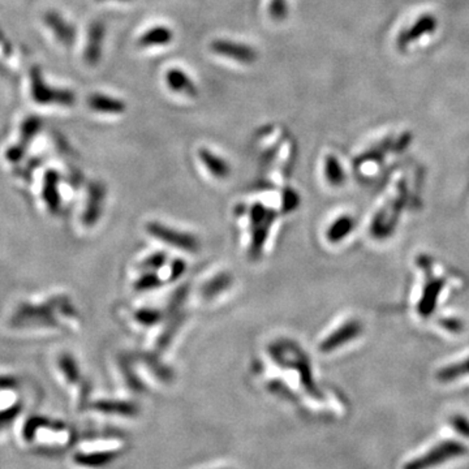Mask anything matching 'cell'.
<instances>
[{
    "instance_id": "6",
    "label": "cell",
    "mask_w": 469,
    "mask_h": 469,
    "mask_svg": "<svg viewBox=\"0 0 469 469\" xmlns=\"http://www.w3.org/2000/svg\"><path fill=\"white\" fill-rule=\"evenodd\" d=\"M356 220L350 214H341L327 225L325 237L329 243H343L344 240L355 231Z\"/></svg>"
},
{
    "instance_id": "17",
    "label": "cell",
    "mask_w": 469,
    "mask_h": 469,
    "mask_svg": "<svg viewBox=\"0 0 469 469\" xmlns=\"http://www.w3.org/2000/svg\"><path fill=\"white\" fill-rule=\"evenodd\" d=\"M59 364H60L62 370L65 373V377L70 379V381H72V382H77L80 373H79V368H77L76 361L73 360L71 356L64 355V356H62L60 361H59Z\"/></svg>"
},
{
    "instance_id": "5",
    "label": "cell",
    "mask_w": 469,
    "mask_h": 469,
    "mask_svg": "<svg viewBox=\"0 0 469 469\" xmlns=\"http://www.w3.org/2000/svg\"><path fill=\"white\" fill-rule=\"evenodd\" d=\"M149 232L159 237L162 243L170 244L175 248L179 249H197V240L192 234L183 232V231H175L172 227L164 226L161 223H154L149 226Z\"/></svg>"
},
{
    "instance_id": "9",
    "label": "cell",
    "mask_w": 469,
    "mask_h": 469,
    "mask_svg": "<svg viewBox=\"0 0 469 469\" xmlns=\"http://www.w3.org/2000/svg\"><path fill=\"white\" fill-rule=\"evenodd\" d=\"M469 377V356L463 357L461 360L454 361L451 364H447L437 371V379L449 383L455 382L458 379L468 378Z\"/></svg>"
},
{
    "instance_id": "1",
    "label": "cell",
    "mask_w": 469,
    "mask_h": 469,
    "mask_svg": "<svg viewBox=\"0 0 469 469\" xmlns=\"http://www.w3.org/2000/svg\"><path fill=\"white\" fill-rule=\"evenodd\" d=\"M364 333V325L357 318H348L333 329L325 339L319 342V350L325 353L339 351L347 344L357 341Z\"/></svg>"
},
{
    "instance_id": "10",
    "label": "cell",
    "mask_w": 469,
    "mask_h": 469,
    "mask_svg": "<svg viewBox=\"0 0 469 469\" xmlns=\"http://www.w3.org/2000/svg\"><path fill=\"white\" fill-rule=\"evenodd\" d=\"M199 159L204 163V166L216 179H226L230 173V166L228 163L218 157L217 154L210 152L208 149H201L199 150Z\"/></svg>"
},
{
    "instance_id": "14",
    "label": "cell",
    "mask_w": 469,
    "mask_h": 469,
    "mask_svg": "<svg viewBox=\"0 0 469 469\" xmlns=\"http://www.w3.org/2000/svg\"><path fill=\"white\" fill-rule=\"evenodd\" d=\"M47 22L51 25V27H56V36L59 37L62 41H64V44H72L73 39H74V30L72 27H70L68 24H65L60 18L55 15H51Z\"/></svg>"
},
{
    "instance_id": "2",
    "label": "cell",
    "mask_w": 469,
    "mask_h": 469,
    "mask_svg": "<svg viewBox=\"0 0 469 469\" xmlns=\"http://www.w3.org/2000/svg\"><path fill=\"white\" fill-rule=\"evenodd\" d=\"M464 454V446L458 442H443L433 447V450L426 452L421 458L408 463L406 469H428L443 464L452 458Z\"/></svg>"
},
{
    "instance_id": "19",
    "label": "cell",
    "mask_w": 469,
    "mask_h": 469,
    "mask_svg": "<svg viewBox=\"0 0 469 469\" xmlns=\"http://www.w3.org/2000/svg\"><path fill=\"white\" fill-rule=\"evenodd\" d=\"M452 428L461 435L469 437V420L464 416H454L451 418Z\"/></svg>"
},
{
    "instance_id": "20",
    "label": "cell",
    "mask_w": 469,
    "mask_h": 469,
    "mask_svg": "<svg viewBox=\"0 0 469 469\" xmlns=\"http://www.w3.org/2000/svg\"><path fill=\"white\" fill-rule=\"evenodd\" d=\"M441 326H443L447 331H452V333H459L463 327V324H461L459 319L456 318H444L441 321Z\"/></svg>"
},
{
    "instance_id": "21",
    "label": "cell",
    "mask_w": 469,
    "mask_h": 469,
    "mask_svg": "<svg viewBox=\"0 0 469 469\" xmlns=\"http://www.w3.org/2000/svg\"><path fill=\"white\" fill-rule=\"evenodd\" d=\"M121 1H128V0H121Z\"/></svg>"
},
{
    "instance_id": "8",
    "label": "cell",
    "mask_w": 469,
    "mask_h": 469,
    "mask_svg": "<svg viewBox=\"0 0 469 469\" xmlns=\"http://www.w3.org/2000/svg\"><path fill=\"white\" fill-rule=\"evenodd\" d=\"M89 44L86 47V54H85V59L88 63L94 65L100 60V51H102V41L105 38V25L97 21L91 24V30H89Z\"/></svg>"
},
{
    "instance_id": "3",
    "label": "cell",
    "mask_w": 469,
    "mask_h": 469,
    "mask_svg": "<svg viewBox=\"0 0 469 469\" xmlns=\"http://www.w3.org/2000/svg\"><path fill=\"white\" fill-rule=\"evenodd\" d=\"M210 48L214 54L230 58L242 64H253L258 58L257 51L251 46L236 44L234 41H227V39L213 41Z\"/></svg>"
},
{
    "instance_id": "12",
    "label": "cell",
    "mask_w": 469,
    "mask_h": 469,
    "mask_svg": "<svg viewBox=\"0 0 469 469\" xmlns=\"http://www.w3.org/2000/svg\"><path fill=\"white\" fill-rule=\"evenodd\" d=\"M88 103L91 110L106 114H121L126 109V103L123 100L102 94H93L89 97Z\"/></svg>"
},
{
    "instance_id": "13",
    "label": "cell",
    "mask_w": 469,
    "mask_h": 469,
    "mask_svg": "<svg viewBox=\"0 0 469 469\" xmlns=\"http://www.w3.org/2000/svg\"><path fill=\"white\" fill-rule=\"evenodd\" d=\"M325 179L333 187H341L345 181V172L335 155H329L326 158Z\"/></svg>"
},
{
    "instance_id": "15",
    "label": "cell",
    "mask_w": 469,
    "mask_h": 469,
    "mask_svg": "<svg viewBox=\"0 0 469 469\" xmlns=\"http://www.w3.org/2000/svg\"><path fill=\"white\" fill-rule=\"evenodd\" d=\"M114 456H117L114 452H100V454H91V455H82V464L91 465V467H102L109 464L110 461H114Z\"/></svg>"
},
{
    "instance_id": "18",
    "label": "cell",
    "mask_w": 469,
    "mask_h": 469,
    "mask_svg": "<svg viewBox=\"0 0 469 469\" xmlns=\"http://www.w3.org/2000/svg\"><path fill=\"white\" fill-rule=\"evenodd\" d=\"M100 407H98L102 411H106V412H115V414H120V415H135L137 412L135 407L132 404H128V403H100Z\"/></svg>"
},
{
    "instance_id": "4",
    "label": "cell",
    "mask_w": 469,
    "mask_h": 469,
    "mask_svg": "<svg viewBox=\"0 0 469 469\" xmlns=\"http://www.w3.org/2000/svg\"><path fill=\"white\" fill-rule=\"evenodd\" d=\"M443 280L441 278H435L433 275H428L424 282V286L421 289V295L418 298L417 304V312L418 315L424 318L433 316L434 310L438 305L440 296L442 293Z\"/></svg>"
},
{
    "instance_id": "16",
    "label": "cell",
    "mask_w": 469,
    "mask_h": 469,
    "mask_svg": "<svg viewBox=\"0 0 469 469\" xmlns=\"http://www.w3.org/2000/svg\"><path fill=\"white\" fill-rule=\"evenodd\" d=\"M269 15L275 21H283L289 16V1L287 0H271L269 4Z\"/></svg>"
},
{
    "instance_id": "7",
    "label": "cell",
    "mask_w": 469,
    "mask_h": 469,
    "mask_svg": "<svg viewBox=\"0 0 469 469\" xmlns=\"http://www.w3.org/2000/svg\"><path fill=\"white\" fill-rule=\"evenodd\" d=\"M166 82L170 86V89L175 93H180L190 98H194L199 95V89L196 84L192 81L190 76H187L185 72L179 68H171L166 73Z\"/></svg>"
},
{
    "instance_id": "11",
    "label": "cell",
    "mask_w": 469,
    "mask_h": 469,
    "mask_svg": "<svg viewBox=\"0 0 469 469\" xmlns=\"http://www.w3.org/2000/svg\"><path fill=\"white\" fill-rule=\"evenodd\" d=\"M173 38V33L169 27H154L145 32L138 39V45L141 47H154V46L169 45Z\"/></svg>"
}]
</instances>
